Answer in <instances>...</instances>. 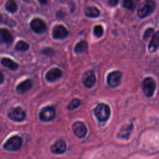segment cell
I'll list each match as a JSON object with an SVG mask.
<instances>
[{"mask_svg": "<svg viewBox=\"0 0 159 159\" xmlns=\"http://www.w3.org/2000/svg\"><path fill=\"white\" fill-rule=\"evenodd\" d=\"M156 8V3L153 1H145L139 7L137 11L138 16L140 18H145L155 11Z\"/></svg>", "mask_w": 159, "mask_h": 159, "instance_id": "1", "label": "cell"}, {"mask_svg": "<svg viewBox=\"0 0 159 159\" xmlns=\"http://www.w3.org/2000/svg\"><path fill=\"white\" fill-rule=\"evenodd\" d=\"M94 114L99 121L104 122L107 120L110 116V108L106 104L99 103L94 109Z\"/></svg>", "mask_w": 159, "mask_h": 159, "instance_id": "2", "label": "cell"}, {"mask_svg": "<svg viewBox=\"0 0 159 159\" xmlns=\"http://www.w3.org/2000/svg\"><path fill=\"white\" fill-rule=\"evenodd\" d=\"M142 89L145 96L152 97L156 89L155 81L151 77L145 78L142 83Z\"/></svg>", "mask_w": 159, "mask_h": 159, "instance_id": "3", "label": "cell"}, {"mask_svg": "<svg viewBox=\"0 0 159 159\" xmlns=\"http://www.w3.org/2000/svg\"><path fill=\"white\" fill-rule=\"evenodd\" d=\"M22 144V139L17 135L10 137L4 143V148L8 151H17L20 149Z\"/></svg>", "mask_w": 159, "mask_h": 159, "instance_id": "4", "label": "cell"}, {"mask_svg": "<svg viewBox=\"0 0 159 159\" xmlns=\"http://www.w3.org/2000/svg\"><path fill=\"white\" fill-rule=\"evenodd\" d=\"M8 117L16 122H20L25 118V112L20 107L11 108L7 112Z\"/></svg>", "mask_w": 159, "mask_h": 159, "instance_id": "5", "label": "cell"}, {"mask_svg": "<svg viewBox=\"0 0 159 159\" xmlns=\"http://www.w3.org/2000/svg\"><path fill=\"white\" fill-rule=\"evenodd\" d=\"M55 116V110L52 106H46L43 107L39 113V117L41 120L49 122L52 120Z\"/></svg>", "mask_w": 159, "mask_h": 159, "instance_id": "6", "label": "cell"}, {"mask_svg": "<svg viewBox=\"0 0 159 159\" xmlns=\"http://www.w3.org/2000/svg\"><path fill=\"white\" fill-rule=\"evenodd\" d=\"M30 25L32 30L37 34H42L44 33L47 29L45 22L39 18H35L32 19L30 22Z\"/></svg>", "mask_w": 159, "mask_h": 159, "instance_id": "7", "label": "cell"}, {"mask_svg": "<svg viewBox=\"0 0 159 159\" xmlns=\"http://www.w3.org/2000/svg\"><path fill=\"white\" fill-rule=\"evenodd\" d=\"M122 74L119 71L111 72L107 77V84L112 88H116L120 84Z\"/></svg>", "mask_w": 159, "mask_h": 159, "instance_id": "8", "label": "cell"}, {"mask_svg": "<svg viewBox=\"0 0 159 159\" xmlns=\"http://www.w3.org/2000/svg\"><path fill=\"white\" fill-rule=\"evenodd\" d=\"M73 130L74 134L78 138L84 137L88 131L85 124L81 121H77L73 124Z\"/></svg>", "mask_w": 159, "mask_h": 159, "instance_id": "9", "label": "cell"}, {"mask_svg": "<svg viewBox=\"0 0 159 159\" xmlns=\"http://www.w3.org/2000/svg\"><path fill=\"white\" fill-rule=\"evenodd\" d=\"M82 82L86 88H92L96 83V76L94 72L91 70L86 71L83 75Z\"/></svg>", "mask_w": 159, "mask_h": 159, "instance_id": "10", "label": "cell"}, {"mask_svg": "<svg viewBox=\"0 0 159 159\" xmlns=\"http://www.w3.org/2000/svg\"><path fill=\"white\" fill-rule=\"evenodd\" d=\"M68 34V32L66 29L62 25H55L52 30L53 37L55 39L62 40L65 39Z\"/></svg>", "mask_w": 159, "mask_h": 159, "instance_id": "11", "label": "cell"}, {"mask_svg": "<svg viewBox=\"0 0 159 159\" xmlns=\"http://www.w3.org/2000/svg\"><path fill=\"white\" fill-rule=\"evenodd\" d=\"M62 74L63 73L61 71V70L57 68H54L50 70L46 73L45 78L47 81L50 82H53L60 78L62 76Z\"/></svg>", "mask_w": 159, "mask_h": 159, "instance_id": "12", "label": "cell"}, {"mask_svg": "<svg viewBox=\"0 0 159 159\" xmlns=\"http://www.w3.org/2000/svg\"><path fill=\"white\" fill-rule=\"evenodd\" d=\"M66 145L63 140H57L51 147V151L55 154H62L66 151Z\"/></svg>", "mask_w": 159, "mask_h": 159, "instance_id": "13", "label": "cell"}, {"mask_svg": "<svg viewBox=\"0 0 159 159\" xmlns=\"http://www.w3.org/2000/svg\"><path fill=\"white\" fill-rule=\"evenodd\" d=\"M32 83L30 80H26L20 83L16 87V91L19 94H23L27 93L32 88Z\"/></svg>", "mask_w": 159, "mask_h": 159, "instance_id": "14", "label": "cell"}, {"mask_svg": "<svg viewBox=\"0 0 159 159\" xmlns=\"http://www.w3.org/2000/svg\"><path fill=\"white\" fill-rule=\"evenodd\" d=\"M159 47V30L155 32L152 37L148 45V50L150 52H155Z\"/></svg>", "mask_w": 159, "mask_h": 159, "instance_id": "15", "label": "cell"}, {"mask_svg": "<svg viewBox=\"0 0 159 159\" xmlns=\"http://www.w3.org/2000/svg\"><path fill=\"white\" fill-rule=\"evenodd\" d=\"M1 62L4 66L9 68L11 70H16L19 67V65L16 62L12 60L9 58H2Z\"/></svg>", "mask_w": 159, "mask_h": 159, "instance_id": "16", "label": "cell"}, {"mask_svg": "<svg viewBox=\"0 0 159 159\" xmlns=\"http://www.w3.org/2000/svg\"><path fill=\"white\" fill-rule=\"evenodd\" d=\"M1 36L2 40L6 44H10L13 41V37L11 32L6 29H1Z\"/></svg>", "mask_w": 159, "mask_h": 159, "instance_id": "17", "label": "cell"}, {"mask_svg": "<svg viewBox=\"0 0 159 159\" xmlns=\"http://www.w3.org/2000/svg\"><path fill=\"white\" fill-rule=\"evenodd\" d=\"M84 14H86V16L89 17L94 18V17H97L99 16L100 11L96 7L91 6V7H88L85 9Z\"/></svg>", "mask_w": 159, "mask_h": 159, "instance_id": "18", "label": "cell"}, {"mask_svg": "<svg viewBox=\"0 0 159 159\" xmlns=\"http://www.w3.org/2000/svg\"><path fill=\"white\" fill-rule=\"evenodd\" d=\"M132 128L133 125L132 124L123 126L120 130V132L118 134V137L123 139H127L130 135V133L132 130Z\"/></svg>", "mask_w": 159, "mask_h": 159, "instance_id": "19", "label": "cell"}, {"mask_svg": "<svg viewBox=\"0 0 159 159\" xmlns=\"http://www.w3.org/2000/svg\"><path fill=\"white\" fill-rule=\"evenodd\" d=\"M88 43L85 40H81L76 43L74 51L76 53H81L87 50Z\"/></svg>", "mask_w": 159, "mask_h": 159, "instance_id": "20", "label": "cell"}, {"mask_svg": "<svg viewBox=\"0 0 159 159\" xmlns=\"http://www.w3.org/2000/svg\"><path fill=\"white\" fill-rule=\"evenodd\" d=\"M5 8L8 12H9L11 13H14L17 11V6L15 1L9 0L6 2V5H5Z\"/></svg>", "mask_w": 159, "mask_h": 159, "instance_id": "21", "label": "cell"}, {"mask_svg": "<svg viewBox=\"0 0 159 159\" xmlns=\"http://www.w3.org/2000/svg\"><path fill=\"white\" fill-rule=\"evenodd\" d=\"M15 48L17 50H19V51H26L29 49V45L27 42L23 40H20L17 42Z\"/></svg>", "mask_w": 159, "mask_h": 159, "instance_id": "22", "label": "cell"}, {"mask_svg": "<svg viewBox=\"0 0 159 159\" xmlns=\"http://www.w3.org/2000/svg\"><path fill=\"white\" fill-rule=\"evenodd\" d=\"M81 104V101L80 99L78 98L73 99V100L68 104L67 109L69 110H73L78 107Z\"/></svg>", "mask_w": 159, "mask_h": 159, "instance_id": "23", "label": "cell"}, {"mask_svg": "<svg viewBox=\"0 0 159 159\" xmlns=\"http://www.w3.org/2000/svg\"><path fill=\"white\" fill-rule=\"evenodd\" d=\"M103 34V28L100 25H96L94 27V34L98 37H100Z\"/></svg>", "mask_w": 159, "mask_h": 159, "instance_id": "24", "label": "cell"}, {"mask_svg": "<svg viewBox=\"0 0 159 159\" xmlns=\"http://www.w3.org/2000/svg\"><path fill=\"white\" fill-rule=\"evenodd\" d=\"M123 6L127 9L133 10L135 8V4L133 1H123Z\"/></svg>", "mask_w": 159, "mask_h": 159, "instance_id": "25", "label": "cell"}, {"mask_svg": "<svg viewBox=\"0 0 159 159\" xmlns=\"http://www.w3.org/2000/svg\"><path fill=\"white\" fill-rule=\"evenodd\" d=\"M153 29L152 28H148L146 29V30L145 31L143 35V40H147L148 39L149 37H150L151 36L153 35Z\"/></svg>", "mask_w": 159, "mask_h": 159, "instance_id": "26", "label": "cell"}, {"mask_svg": "<svg viewBox=\"0 0 159 159\" xmlns=\"http://www.w3.org/2000/svg\"><path fill=\"white\" fill-rule=\"evenodd\" d=\"M43 54L46 55H48V56H52L54 53V52L52 48H43L42 52Z\"/></svg>", "mask_w": 159, "mask_h": 159, "instance_id": "27", "label": "cell"}, {"mask_svg": "<svg viewBox=\"0 0 159 159\" xmlns=\"http://www.w3.org/2000/svg\"><path fill=\"white\" fill-rule=\"evenodd\" d=\"M118 3V1H110L109 2V4L110 6H115L117 5V4Z\"/></svg>", "mask_w": 159, "mask_h": 159, "instance_id": "28", "label": "cell"}, {"mask_svg": "<svg viewBox=\"0 0 159 159\" xmlns=\"http://www.w3.org/2000/svg\"><path fill=\"white\" fill-rule=\"evenodd\" d=\"M3 81H4V75H3V74L1 73V84L2 83Z\"/></svg>", "mask_w": 159, "mask_h": 159, "instance_id": "29", "label": "cell"}]
</instances>
